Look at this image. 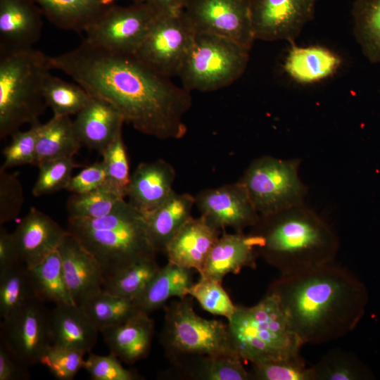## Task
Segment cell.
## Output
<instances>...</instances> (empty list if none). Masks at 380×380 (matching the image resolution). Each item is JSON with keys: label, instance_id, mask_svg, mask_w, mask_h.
<instances>
[{"label": "cell", "instance_id": "1", "mask_svg": "<svg viewBox=\"0 0 380 380\" xmlns=\"http://www.w3.org/2000/svg\"><path fill=\"white\" fill-rule=\"evenodd\" d=\"M49 63L91 96L112 105L137 131L161 140L185 135L190 91L154 72L134 54L108 51L83 39L69 51L49 56Z\"/></svg>", "mask_w": 380, "mask_h": 380}, {"label": "cell", "instance_id": "2", "mask_svg": "<svg viewBox=\"0 0 380 380\" xmlns=\"http://www.w3.org/2000/svg\"><path fill=\"white\" fill-rule=\"evenodd\" d=\"M303 345L322 344L352 331L368 303L365 284L335 262L280 275L268 287Z\"/></svg>", "mask_w": 380, "mask_h": 380}, {"label": "cell", "instance_id": "3", "mask_svg": "<svg viewBox=\"0 0 380 380\" xmlns=\"http://www.w3.org/2000/svg\"><path fill=\"white\" fill-rule=\"evenodd\" d=\"M250 232L260 239L259 257L280 275L333 262L339 249L331 224L305 203L260 215Z\"/></svg>", "mask_w": 380, "mask_h": 380}, {"label": "cell", "instance_id": "4", "mask_svg": "<svg viewBox=\"0 0 380 380\" xmlns=\"http://www.w3.org/2000/svg\"><path fill=\"white\" fill-rule=\"evenodd\" d=\"M67 231L96 258L104 280L157 253L149 240L143 213L125 199L103 217H68Z\"/></svg>", "mask_w": 380, "mask_h": 380}, {"label": "cell", "instance_id": "5", "mask_svg": "<svg viewBox=\"0 0 380 380\" xmlns=\"http://www.w3.org/2000/svg\"><path fill=\"white\" fill-rule=\"evenodd\" d=\"M49 56L34 48L0 53V138L24 124L39 123L46 103L44 85L51 73Z\"/></svg>", "mask_w": 380, "mask_h": 380}, {"label": "cell", "instance_id": "6", "mask_svg": "<svg viewBox=\"0 0 380 380\" xmlns=\"http://www.w3.org/2000/svg\"><path fill=\"white\" fill-rule=\"evenodd\" d=\"M227 324L232 346L243 361L259 363L300 354L303 344L272 293L251 307L236 305Z\"/></svg>", "mask_w": 380, "mask_h": 380}, {"label": "cell", "instance_id": "7", "mask_svg": "<svg viewBox=\"0 0 380 380\" xmlns=\"http://www.w3.org/2000/svg\"><path fill=\"white\" fill-rule=\"evenodd\" d=\"M160 338L166 355L177 366L205 356L239 357L231 342L228 324L201 317L186 297L166 307Z\"/></svg>", "mask_w": 380, "mask_h": 380}, {"label": "cell", "instance_id": "8", "mask_svg": "<svg viewBox=\"0 0 380 380\" xmlns=\"http://www.w3.org/2000/svg\"><path fill=\"white\" fill-rule=\"evenodd\" d=\"M249 51L229 39L196 32L178 77L190 91L222 89L243 74Z\"/></svg>", "mask_w": 380, "mask_h": 380}, {"label": "cell", "instance_id": "9", "mask_svg": "<svg viewBox=\"0 0 380 380\" xmlns=\"http://www.w3.org/2000/svg\"><path fill=\"white\" fill-rule=\"evenodd\" d=\"M300 160L264 156L253 160L238 181L260 215L304 203L307 186L299 176Z\"/></svg>", "mask_w": 380, "mask_h": 380}, {"label": "cell", "instance_id": "10", "mask_svg": "<svg viewBox=\"0 0 380 380\" xmlns=\"http://www.w3.org/2000/svg\"><path fill=\"white\" fill-rule=\"evenodd\" d=\"M195 34L196 31L184 11L158 12L149 32L134 55L159 75L169 78L178 77Z\"/></svg>", "mask_w": 380, "mask_h": 380}, {"label": "cell", "instance_id": "11", "mask_svg": "<svg viewBox=\"0 0 380 380\" xmlns=\"http://www.w3.org/2000/svg\"><path fill=\"white\" fill-rule=\"evenodd\" d=\"M157 13L146 1L128 6L113 4L87 29L84 40L108 51L134 54Z\"/></svg>", "mask_w": 380, "mask_h": 380}, {"label": "cell", "instance_id": "12", "mask_svg": "<svg viewBox=\"0 0 380 380\" xmlns=\"http://www.w3.org/2000/svg\"><path fill=\"white\" fill-rule=\"evenodd\" d=\"M183 11L196 32L229 39L248 50L255 40L250 0H187Z\"/></svg>", "mask_w": 380, "mask_h": 380}, {"label": "cell", "instance_id": "13", "mask_svg": "<svg viewBox=\"0 0 380 380\" xmlns=\"http://www.w3.org/2000/svg\"><path fill=\"white\" fill-rule=\"evenodd\" d=\"M43 302L35 298L1 322L0 341L30 367L52 344L50 311Z\"/></svg>", "mask_w": 380, "mask_h": 380}, {"label": "cell", "instance_id": "14", "mask_svg": "<svg viewBox=\"0 0 380 380\" xmlns=\"http://www.w3.org/2000/svg\"><path fill=\"white\" fill-rule=\"evenodd\" d=\"M317 0H250L255 39L293 43L313 18Z\"/></svg>", "mask_w": 380, "mask_h": 380}, {"label": "cell", "instance_id": "15", "mask_svg": "<svg viewBox=\"0 0 380 380\" xmlns=\"http://www.w3.org/2000/svg\"><path fill=\"white\" fill-rule=\"evenodd\" d=\"M195 205L201 216L222 232L228 228L243 232L260 217L239 182L201 191L195 196Z\"/></svg>", "mask_w": 380, "mask_h": 380}, {"label": "cell", "instance_id": "16", "mask_svg": "<svg viewBox=\"0 0 380 380\" xmlns=\"http://www.w3.org/2000/svg\"><path fill=\"white\" fill-rule=\"evenodd\" d=\"M58 251L72 298L76 304L82 305L103 290L102 268L96 258L68 232Z\"/></svg>", "mask_w": 380, "mask_h": 380}, {"label": "cell", "instance_id": "17", "mask_svg": "<svg viewBox=\"0 0 380 380\" xmlns=\"http://www.w3.org/2000/svg\"><path fill=\"white\" fill-rule=\"evenodd\" d=\"M67 229L51 217L31 208L12 233L20 261L32 267L59 247Z\"/></svg>", "mask_w": 380, "mask_h": 380}, {"label": "cell", "instance_id": "18", "mask_svg": "<svg viewBox=\"0 0 380 380\" xmlns=\"http://www.w3.org/2000/svg\"><path fill=\"white\" fill-rule=\"evenodd\" d=\"M42 15L33 0H0V53L33 48L42 35Z\"/></svg>", "mask_w": 380, "mask_h": 380}, {"label": "cell", "instance_id": "19", "mask_svg": "<svg viewBox=\"0 0 380 380\" xmlns=\"http://www.w3.org/2000/svg\"><path fill=\"white\" fill-rule=\"evenodd\" d=\"M223 232L203 217H191L167 246L165 253L169 262L199 274L209 254Z\"/></svg>", "mask_w": 380, "mask_h": 380}, {"label": "cell", "instance_id": "20", "mask_svg": "<svg viewBox=\"0 0 380 380\" xmlns=\"http://www.w3.org/2000/svg\"><path fill=\"white\" fill-rule=\"evenodd\" d=\"M259 244L258 236L251 232L223 231L200 276L222 281L228 274H238L246 267L255 269Z\"/></svg>", "mask_w": 380, "mask_h": 380}, {"label": "cell", "instance_id": "21", "mask_svg": "<svg viewBox=\"0 0 380 380\" xmlns=\"http://www.w3.org/2000/svg\"><path fill=\"white\" fill-rule=\"evenodd\" d=\"M175 170L163 159L140 163L131 176L126 197L142 213L151 212L174 193Z\"/></svg>", "mask_w": 380, "mask_h": 380}, {"label": "cell", "instance_id": "22", "mask_svg": "<svg viewBox=\"0 0 380 380\" xmlns=\"http://www.w3.org/2000/svg\"><path fill=\"white\" fill-rule=\"evenodd\" d=\"M72 122L82 146L96 150L100 154L122 132L125 122L112 105L93 96Z\"/></svg>", "mask_w": 380, "mask_h": 380}, {"label": "cell", "instance_id": "23", "mask_svg": "<svg viewBox=\"0 0 380 380\" xmlns=\"http://www.w3.org/2000/svg\"><path fill=\"white\" fill-rule=\"evenodd\" d=\"M153 331L154 322L149 313L141 310L124 322L100 332L110 352L131 365L148 355Z\"/></svg>", "mask_w": 380, "mask_h": 380}, {"label": "cell", "instance_id": "24", "mask_svg": "<svg viewBox=\"0 0 380 380\" xmlns=\"http://www.w3.org/2000/svg\"><path fill=\"white\" fill-rule=\"evenodd\" d=\"M51 343L89 353L96 343L99 330L81 305L60 304L49 312Z\"/></svg>", "mask_w": 380, "mask_h": 380}, {"label": "cell", "instance_id": "25", "mask_svg": "<svg viewBox=\"0 0 380 380\" xmlns=\"http://www.w3.org/2000/svg\"><path fill=\"white\" fill-rule=\"evenodd\" d=\"M195 196L175 193L155 210L143 213L149 240L156 251L165 253L170 241L192 217Z\"/></svg>", "mask_w": 380, "mask_h": 380}, {"label": "cell", "instance_id": "26", "mask_svg": "<svg viewBox=\"0 0 380 380\" xmlns=\"http://www.w3.org/2000/svg\"><path fill=\"white\" fill-rule=\"evenodd\" d=\"M341 65V57L326 47L293 44L283 67L286 73L296 82L310 84L331 77Z\"/></svg>", "mask_w": 380, "mask_h": 380}, {"label": "cell", "instance_id": "27", "mask_svg": "<svg viewBox=\"0 0 380 380\" xmlns=\"http://www.w3.org/2000/svg\"><path fill=\"white\" fill-rule=\"evenodd\" d=\"M58 28L82 33L112 5L103 0H33Z\"/></svg>", "mask_w": 380, "mask_h": 380}, {"label": "cell", "instance_id": "28", "mask_svg": "<svg viewBox=\"0 0 380 380\" xmlns=\"http://www.w3.org/2000/svg\"><path fill=\"white\" fill-rule=\"evenodd\" d=\"M81 147L70 117L53 116L39 125L34 166L49 160L73 158Z\"/></svg>", "mask_w": 380, "mask_h": 380}, {"label": "cell", "instance_id": "29", "mask_svg": "<svg viewBox=\"0 0 380 380\" xmlns=\"http://www.w3.org/2000/svg\"><path fill=\"white\" fill-rule=\"evenodd\" d=\"M193 284L191 270L167 262L160 268L136 302L142 311L150 313L170 298H186Z\"/></svg>", "mask_w": 380, "mask_h": 380}, {"label": "cell", "instance_id": "30", "mask_svg": "<svg viewBox=\"0 0 380 380\" xmlns=\"http://www.w3.org/2000/svg\"><path fill=\"white\" fill-rule=\"evenodd\" d=\"M27 269L37 298L55 305L76 304L67 286L58 249Z\"/></svg>", "mask_w": 380, "mask_h": 380}, {"label": "cell", "instance_id": "31", "mask_svg": "<svg viewBox=\"0 0 380 380\" xmlns=\"http://www.w3.org/2000/svg\"><path fill=\"white\" fill-rule=\"evenodd\" d=\"M353 33L364 56L380 63V0H355L352 8Z\"/></svg>", "mask_w": 380, "mask_h": 380}, {"label": "cell", "instance_id": "32", "mask_svg": "<svg viewBox=\"0 0 380 380\" xmlns=\"http://www.w3.org/2000/svg\"><path fill=\"white\" fill-rule=\"evenodd\" d=\"M156 255L139 260L106 279L103 290L137 300L159 271Z\"/></svg>", "mask_w": 380, "mask_h": 380}, {"label": "cell", "instance_id": "33", "mask_svg": "<svg viewBox=\"0 0 380 380\" xmlns=\"http://www.w3.org/2000/svg\"><path fill=\"white\" fill-rule=\"evenodd\" d=\"M81 306L99 331L121 324L141 310L136 300L120 297L104 290Z\"/></svg>", "mask_w": 380, "mask_h": 380}, {"label": "cell", "instance_id": "34", "mask_svg": "<svg viewBox=\"0 0 380 380\" xmlns=\"http://www.w3.org/2000/svg\"><path fill=\"white\" fill-rule=\"evenodd\" d=\"M311 369L312 380H365L374 377L355 355L340 348L328 351Z\"/></svg>", "mask_w": 380, "mask_h": 380}, {"label": "cell", "instance_id": "35", "mask_svg": "<svg viewBox=\"0 0 380 380\" xmlns=\"http://www.w3.org/2000/svg\"><path fill=\"white\" fill-rule=\"evenodd\" d=\"M35 298L37 296L28 269L22 262L0 272V316L2 319Z\"/></svg>", "mask_w": 380, "mask_h": 380}, {"label": "cell", "instance_id": "36", "mask_svg": "<svg viewBox=\"0 0 380 380\" xmlns=\"http://www.w3.org/2000/svg\"><path fill=\"white\" fill-rule=\"evenodd\" d=\"M44 97L53 116L77 115L92 96L80 84H73L49 73L44 85Z\"/></svg>", "mask_w": 380, "mask_h": 380}, {"label": "cell", "instance_id": "37", "mask_svg": "<svg viewBox=\"0 0 380 380\" xmlns=\"http://www.w3.org/2000/svg\"><path fill=\"white\" fill-rule=\"evenodd\" d=\"M239 357L232 355L205 356L179 365L186 374L198 380H249L248 372Z\"/></svg>", "mask_w": 380, "mask_h": 380}, {"label": "cell", "instance_id": "38", "mask_svg": "<svg viewBox=\"0 0 380 380\" xmlns=\"http://www.w3.org/2000/svg\"><path fill=\"white\" fill-rule=\"evenodd\" d=\"M125 198L106 185L84 194H72L67 200L69 217L98 218L110 214Z\"/></svg>", "mask_w": 380, "mask_h": 380}, {"label": "cell", "instance_id": "39", "mask_svg": "<svg viewBox=\"0 0 380 380\" xmlns=\"http://www.w3.org/2000/svg\"><path fill=\"white\" fill-rule=\"evenodd\" d=\"M101 155L106 175L105 185L125 198L132 175L122 132L118 134Z\"/></svg>", "mask_w": 380, "mask_h": 380}, {"label": "cell", "instance_id": "40", "mask_svg": "<svg viewBox=\"0 0 380 380\" xmlns=\"http://www.w3.org/2000/svg\"><path fill=\"white\" fill-rule=\"evenodd\" d=\"M188 294L195 298L203 310L227 320L234 313L236 305L222 285V281L200 276L199 280L189 288Z\"/></svg>", "mask_w": 380, "mask_h": 380}, {"label": "cell", "instance_id": "41", "mask_svg": "<svg viewBox=\"0 0 380 380\" xmlns=\"http://www.w3.org/2000/svg\"><path fill=\"white\" fill-rule=\"evenodd\" d=\"M253 380H312L311 367L300 354L278 360L253 363L248 372Z\"/></svg>", "mask_w": 380, "mask_h": 380}, {"label": "cell", "instance_id": "42", "mask_svg": "<svg viewBox=\"0 0 380 380\" xmlns=\"http://www.w3.org/2000/svg\"><path fill=\"white\" fill-rule=\"evenodd\" d=\"M80 166L73 158H59L41 164L37 167L39 171L32 187L33 196L39 197L66 190L73 170Z\"/></svg>", "mask_w": 380, "mask_h": 380}, {"label": "cell", "instance_id": "43", "mask_svg": "<svg viewBox=\"0 0 380 380\" xmlns=\"http://www.w3.org/2000/svg\"><path fill=\"white\" fill-rule=\"evenodd\" d=\"M85 354L75 348L51 344L41 357L39 363L56 379L72 380L83 368Z\"/></svg>", "mask_w": 380, "mask_h": 380}, {"label": "cell", "instance_id": "44", "mask_svg": "<svg viewBox=\"0 0 380 380\" xmlns=\"http://www.w3.org/2000/svg\"><path fill=\"white\" fill-rule=\"evenodd\" d=\"M40 124L30 125L25 131L18 130L11 135L10 144L2 152L4 161L1 168L7 170L24 165H34Z\"/></svg>", "mask_w": 380, "mask_h": 380}, {"label": "cell", "instance_id": "45", "mask_svg": "<svg viewBox=\"0 0 380 380\" xmlns=\"http://www.w3.org/2000/svg\"><path fill=\"white\" fill-rule=\"evenodd\" d=\"M24 203L23 189L18 175L0 168V224L16 219Z\"/></svg>", "mask_w": 380, "mask_h": 380}, {"label": "cell", "instance_id": "46", "mask_svg": "<svg viewBox=\"0 0 380 380\" xmlns=\"http://www.w3.org/2000/svg\"><path fill=\"white\" fill-rule=\"evenodd\" d=\"M83 368L93 380H135L139 376L125 368L121 360L112 353L101 355L89 352Z\"/></svg>", "mask_w": 380, "mask_h": 380}, {"label": "cell", "instance_id": "47", "mask_svg": "<svg viewBox=\"0 0 380 380\" xmlns=\"http://www.w3.org/2000/svg\"><path fill=\"white\" fill-rule=\"evenodd\" d=\"M106 175L103 162H96L85 166L76 175L72 176L66 190L72 194H84L103 186Z\"/></svg>", "mask_w": 380, "mask_h": 380}, {"label": "cell", "instance_id": "48", "mask_svg": "<svg viewBox=\"0 0 380 380\" xmlns=\"http://www.w3.org/2000/svg\"><path fill=\"white\" fill-rule=\"evenodd\" d=\"M29 367L0 341V380L30 379Z\"/></svg>", "mask_w": 380, "mask_h": 380}, {"label": "cell", "instance_id": "49", "mask_svg": "<svg viewBox=\"0 0 380 380\" xmlns=\"http://www.w3.org/2000/svg\"><path fill=\"white\" fill-rule=\"evenodd\" d=\"M20 261L12 233L0 227V272L8 269Z\"/></svg>", "mask_w": 380, "mask_h": 380}, {"label": "cell", "instance_id": "50", "mask_svg": "<svg viewBox=\"0 0 380 380\" xmlns=\"http://www.w3.org/2000/svg\"><path fill=\"white\" fill-rule=\"evenodd\" d=\"M158 12L177 13L183 11L187 0H145Z\"/></svg>", "mask_w": 380, "mask_h": 380}, {"label": "cell", "instance_id": "51", "mask_svg": "<svg viewBox=\"0 0 380 380\" xmlns=\"http://www.w3.org/2000/svg\"><path fill=\"white\" fill-rule=\"evenodd\" d=\"M105 2L109 4H114V1H116V0H103ZM129 1H133V3H141V2H145V0H129Z\"/></svg>", "mask_w": 380, "mask_h": 380}]
</instances>
